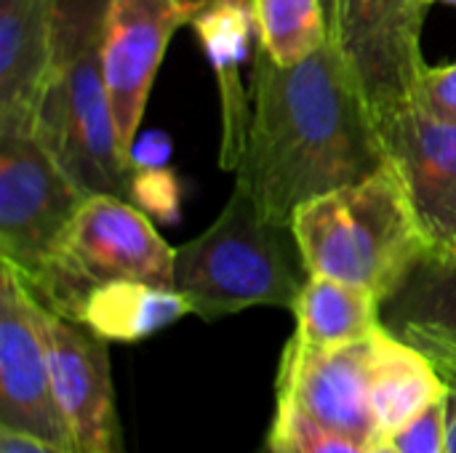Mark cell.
<instances>
[{
  "mask_svg": "<svg viewBox=\"0 0 456 453\" xmlns=\"http://www.w3.org/2000/svg\"><path fill=\"white\" fill-rule=\"evenodd\" d=\"M387 166L377 115L334 37L291 67L256 45L251 125L235 187L265 216L291 224L302 203Z\"/></svg>",
  "mask_w": 456,
  "mask_h": 453,
  "instance_id": "obj_1",
  "label": "cell"
},
{
  "mask_svg": "<svg viewBox=\"0 0 456 453\" xmlns=\"http://www.w3.org/2000/svg\"><path fill=\"white\" fill-rule=\"evenodd\" d=\"M291 230L310 275L366 288L382 302L430 248L393 166L302 203Z\"/></svg>",
  "mask_w": 456,
  "mask_h": 453,
  "instance_id": "obj_2",
  "label": "cell"
},
{
  "mask_svg": "<svg viewBox=\"0 0 456 453\" xmlns=\"http://www.w3.org/2000/svg\"><path fill=\"white\" fill-rule=\"evenodd\" d=\"M310 278L291 224L273 222L240 187L216 222L176 248L174 288L206 323L248 307H283Z\"/></svg>",
  "mask_w": 456,
  "mask_h": 453,
  "instance_id": "obj_3",
  "label": "cell"
},
{
  "mask_svg": "<svg viewBox=\"0 0 456 453\" xmlns=\"http://www.w3.org/2000/svg\"><path fill=\"white\" fill-rule=\"evenodd\" d=\"M174 259L176 248L139 206L118 195H88L45 267L24 283L43 307L75 320L86 294L112 280L174 288Z\"/></svg>",
  "mask_w": 456,
  "mask_h": 453,
  "instance_id": "obj_4",
  "label": "cell"
},
{
  "mask_svg": "<svg viewBox=\"0 0 456 453\" xmlns=\"http://www.w3.org/2000/svg\"><path fill=\"white\" fill-rule=\"evenodd\" d=\"M32 133L86 198L118 195L131 200L134 163L118 136L102 80L99 45L53 67Z\"/></svg>",
  "mask_w": 456,
  "mask_h": 453,
  "instance_id": "obj_5",
  "label": "cell"
},
{
  "mask_svg": "<svg viewBox=\"0 0 456 453\" xmlns=\"http://www.w3.org/2000/svg\"><path fill=\"white\" fill-rule=\"evenodd\" d=\"M86 195L35 133H0V259L32 280Z\"/></svg>",
  "mask_w": 456,
  "mask_h": 453,
  "instance_id": "obj_6",
  "label": "cell"
},
{
  "mask_svg": "<svg viewBox=\"0 0 456 453\" xmlns=\"http://www.w3.org/2000/svg\"><path fill=\"white\" fill-rule=\"evenodd\" d=\"M428 0H337L334 43L377 117L414 99Z\"/></svg>",
  "mask_w": 456,
  "mask_h": 453,
  "instance_id": "obj_7",
  "label": "cell"
},
{
  "mask_svg": "<svg viewBox=\"0 0 456 453\" xmlns=\"http://www.w3.org/2000/svg\"><path fill=\"white\" fill-rule=\"evenodd\" d=\"M37 299L8 262H0V427L75 451L59 411Z\"/></svg>",
  "mask_w": 456,
  "mask_h": 453,
  "instance_id": "obj_8",
  "label": "cell"
},
{
  "mask_svg": "<svg viewBox=\"0 0 456 453\" xmlns=\"http://www.w3.org/2000/svg\"><path fill=\"white\" fill-rule=\"evenodd\" d=\"M371 360L374 334L339 347H315L291 336L275 382L278 400L369 449L382 438L371 403Z\"/></svg>",
  "mask_w": 456,
  "mask_h": 453,
  "instance_id": "obj_9",
  "label": "cell"
},
{
  "mask_svg": "<svg viewBox=\"0 0 456 453\" xmlns=\"http://www.w3.org/2000/svg\"><path fill=\"white\" fill-rule=\"evenodd\" d=\"M192 11L182 0H115L99 37V67L123 150L131 158L168 40Z\"/></svg>",
  "mask_w": 456,
  "mask_h": 453,
  "instance_id": "obj_10",
  "label": "cell"
},
{
  "mask_svg": "<svg viewBox=\"0 0 456 453\" xmlns=\"http://www.w3.org/2000/svg\"><path fill=\"white\" fill-rule=\"evenodd\" d=\"M377 125L430 248H456V120L411 99L377 117Z\"/></svg>",
  "mask_w": 456,
  "mask_h": 453,
  "instance_id": "obj_11",
  "label": "cell"
},
{
  "mask_svg": "<svg viewBox=\"0 0 456 453\" xmlns=\"http://www.w3.org/2000/svg\"><path fill=\"white\" fill-rule=\"evenodd\" d=\"M37 318L53 395L77 453H120L107 342L43 304L37 307Z\"/></svg>",
  "mask_w": 456,
  "mask_h": 453,
  "instance_id": "obj_12",
  "label": "cell"
},
{
  "mask_svg": "<svg viewBox=\"0 0 456 453\" xmlns=\"http://www.w3.org/2000/svg\"><path fill=\"white\" fill-rule=\"evenodd\" d=\"M190 27L195 29L219 88L222 104V144L219 166L235 171L251 125V91L243 80V67L259 40L254 0H206L195 8Z\"/></svg>",
  "mask_w": 456,
  "mask_h": 453,
  "instance_id": "obj_13",
  "label": "cell"
},
{
  "mask_svg": "<svg viewBox=\"0 0 456 453\" xmlns=\"http://www.w3.org/2000/svg\"><path fill=\"white\" fill-rule=\"evenodd\" d=\"M51 72V3L0 0V133H32Z\"/></svg>",
  "mask_w": 456,
  "mask_h": 453,
  "instance_id": "obj_14",
  "label": "cell"
},
{
  "mask_svg": "<svg viewBox=\"0 0 456 453\" xmlns=\"http://www.w3.org/2000/svg\"><path fill=\"white\" fill-rule=\"evenodd\" d=\"M446 392L449 382L417 344L385 326L374 331L371 403L382 438L398 433L430 403L444 400Z\"/></svg>",
  "mask_w": 456,
  "mask_h": 453,
  "instance_id": "obj_15",
  "label": "cell"
},
{
  "mask_svg": "<svg viewBox=\"0 0 456 453\" xmlns=\"http://www.w3.org/2000/svg\"><path fill=\"white\" fill-rule=\"evenodd\" d=\"M187 299L176 288L144 280H112L86 294L75 312V323L86 326L104 342H142L179 318L190 315Z\"/></svg>",
  "mask_w": 456,
  "mask_h": 453,
  "instance_id": "obj_16",
  "label": "cell"
},
{
  "mask_svg": "<svg viewBox=\"0 0 456 453\" xmlns=\"http://www.w3.org/2000/svg\"><path fill=\"white\" fill-rule=\"evenodd\" d=\"M382 326L406 342L456 336V248L425 251L403 283L382 302Z\"/></svg>",
  "mask_w": 456,
  "mask_h": 453,
  "instance_id": "obj_17",
  "label": "cell"
},
{
  "mask_svg": "<svg viewBox=\"0 0 456 453\" xmlns=\"http://www.w3.org/2000/svg\"><path fill=\"white\" fill-rule=\"evenodd\" d=\"M294 336L315 347H339L371 336L382 326V299L326 275H310L294 302Z\"/></svg>",
  "mask_w": 456,
  "mask_h": 453,
  "instance_id": "obj_18",
  "label": "cell"
},
{
  "mask_svg": "<svg viewBox=\"0 0 456 453\" xmlns=\"http://www.w3.org/2000/svg\"><path fill=\"white\" fill-rule=\"evenodd\" d=\"M259 45L281 67L299 64L331 40L323 0H254Z\"/></svg>",
  "mask_w": 456,
  "mask_h": 453,
  "instance_id": "obj_19",
  "label": "cell"
},
{
  "mask_svg": "<svg viewBox=\"0 0 456 453\" xmlns=\"http://www.w3.org/2000/svg\"><path fill=\"white\" fill-rule=\"evenodd\" d=\"M53 67H61L99 45L104 19L115 0H48Z\"/></svg>",
  "mask_w": 456,
  "mask_h": 453,
  "instance_id": "obj_20",
  "label": "cell"
},
{
  "mask_svg": "<svg viewBox=\"0 0 456 453\" xmlns=\"http://www.w3.org/2000/svg\"><path fill=\"white\" fill-rule=\"evenodd\" d=\"M270 438L283 443L289 453H369V449L353 443L350 438H342L337 433H329L326 427L307 419L299 409H294L286 400L275 403V419Z\"/></svg>",
  "mask_w": 456,
  "mask_h": 453,
  "instance_id": "obj_21",
  "label": "cell"
},
{
  "mask_svg": "<svg viewBox=\"0 0 456 453\" xmlns=\"http://www.w3.org/2000/svg\"><path fill=\"white\" fill-rule=\"evenodd\" d=\"M182 190L168 168H134L131 203L139 206L150 219L176 222Z\"/></svg>",
  "mask_w": 456,
  "mask_h": 453,
  "instance_id": "obj_22",
  "label": "cell"
},
{
  "mask_svg": "<svg viewBox=\"0 0 456 453\" xmlns=\"http://www.w3.org/2000/svg\"><path fill=\"white\" fill-rule=\"evenodd\" d=\"M398 453H449L446 449V398L430 403L409 425L390 435Z\"/></svg>",
  "mask_w": 456,
  "mask_h": 453,
  "instance_id": "obj_23",
  "label": "cell"
},
{
  "mask_svg": "<svg viewBox=\"0 0 456 453\" xmlns=\"http://www.w3.org/2000/svg\"><path fill=\"white\" fill-rule=\"evenodd\" d=\"M414 101L438 117L456 120V61L444 67H425L414 91Z\"/></svg>",
  "mask_w": 456,
  "mask_h": 453,
  "instance_id": "obj_24",
  "label": "cell"
},
{
  "mask_svg": "<svg viewBox=\"0 0 456 453\" xmlns=\"http://www.w3.org/2000/svg\"><path fill=\"white\" fill-rule=\"evenodd\" d=\"M168 158H171V139L160 131L136 139L131 147L134 168H166Z\"/></svg>",
  "mask_w": 456,
  "mask_h": 453,
  "instance_id": "obj_25",
  "label": "cell"
},
{
  "mask_svg": "<svg viewBox=\"0 0 456 453\" xmlns=\"http://www.w3.org/2000/svg\"><path fill=\"white\" fill-rule=\"evenodd\" d=\"M409 342L417 344L438 366L446 382L456 384V336H417Z\"/></svg>",
  "mask_w": 456,
  "mask_h": 453,
  "instance_id": "obj_26",
  "label": "cell"
},
{
  "mask_svg": "<svg viewBox=\"0 0 456 453\" xmlns=\"http://www.w3.org/2000/svg\"><path fill=\"white\" fill-rule=\"evenodd\" d=\"M0 453H75L67 449H59L53 443L37 441L32 435L24 433H13V430H3L0 427Z\"/></svg>",
  "mask_w": 456,
  "mask_h": 453,
  "instance_id": "obj_27",
  "label": "cell"
},
{
  "mask_svg": "<svg viewBox=\"0 0 456 453\" xmlns=\"http://www.w3.org/2000/svg\"><path fill=\"white\" fill-rule=\"evenodd\" d=\"M446 449L456 453V384L452 382L446 392Z\"/></svg>",
  "mask_w": 456,
  "mask_h": 453,
  "instance_id": "obj_28",
  "label": "cell"
},
{
  "mask_svg": "<svg viewBox=\"0 0 456 453\" xmlns=\"http://www.w3.org/2000/svg\"><path fill=\"white\" fill-rule=\"evenodd\" d=\"M369 453H398V449L390 443V438H379L374 446H369Z\"/></svg>",
  "mask_w": 456,
  "mask_h": 453,
  "instance_id": "obj_29",
  "label": "cell"
},
{
  "mask_svg": "<svg viewBox=\"0 0 456 453\" xmlns=\"http://www.w3.org/2000/svg\"><path fill=\"white\" fill-rule=\"evenodd\" d=\"M326 13H329V24H331V35H334V21H337V0H323Z\"/></svg>",
  "mask_w": 456,
  "mask_h": 453,
  "instance_id": "obj_30",
  "label": "cell"
},
{
  "mask_svg": "<svg viewBox=\"0 0 456 453\" xmlns=\"http://www.w3.org/2000/svg\"><path fill=\"white\" fill-rule=\"evenodd\" d=\"M267 453H289V449L283 446V443H278V441H267Z\"/></svg>",
  "mask_w": 456,
  "mask_h": 453,
  "instance_id": "obj_31",
  "label": "cell"
},
{
  "mask_svg": "<svg viewBox=\"0 0 456 453\" xmlns=\"http://www.w3.org/2000/svg\"><path fill=\"white\" fill-rule=\"evenodd\" d=\"M182 3H184V5H187V8H190L192 13H195V8H200V5H203L206 0H182Z\"/></svg>",
  "mask_w": 456,
  "mask_h": 453,
  "instance_id": "obj_32",
  "label": "cell"
},
{
  "mask_svg": "<svg viewBox=\"0 0 456 453\" xmlns=\"http://www.w3.org/2000/svg\"><path fill=\"white\" fill-rule=\"evenodd\" d=\"M430 3H444V5H452V8H456V0H430Z\"/></svg>",
  "mask_w": 456,
  "mask_h": 453,
  "instance_id": "obj_33",
  "label": "cell"
},
{
  "mask_svg": "<svg viewBox=\"0 0 456 453\" xmlns=\"http://www.w3.org/2000/svg\"><path fill=\"white\" fill-rule=\"evenodd\" d=\"M428 3H430V0H428Z\"/></svg>",
  "mask_w": 456,
  "mask_h": 453,
  "instance_id": "obj_34",
  "label": "cell"
}]
</instances>
